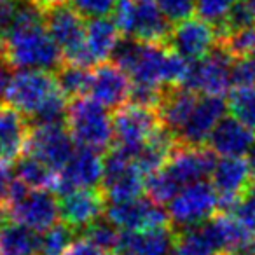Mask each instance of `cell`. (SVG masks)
<instances>
[{"label":"cell","mask_w":255,"mask_h":255,"mask_svg":"<svg viewBox=\"0 0 255 255\" xmlns=\"http://www.w3.org/2000/svg\"><path fill=\"white\" fill-rule=\"evenodd\" d=\"M7 217H9V215H7V210L0 206V231L4 229L5 224H7Z\"/></svg>","instance_id":"obj_45"},{"label":"cell","mask_w":255,"mask_h":255,"mask_svg":"<svg viewBox=\"0 0 255 255\" xmlns=\"http://www.w3.org/2000/svg\"><path fill=\"white\" fill-rule=\"evenodd\" d=\"M231 79L236 88H254L255 89V54L234 58L231 68Z\"/></svg>","instance_id":"obj_35"},{"label":"cell","mask_w":255,"mask_h":255,"mask_svg":"<svg viewBox=\"0 0 255 255\" xmlns=\"http://www.w3.org/2000/svg\"><path fill=\"white\" fill-rule=\"evenodd\" d=\"M65 126L79 147L107 152L114 145L112 116L91 96H81L68 103Z\"/></svg>","instance_id":"obj_2"},{"label":"cell","mask_w":255,"mask_h":255,"mask_svg":"<svg viewBox=\"0 0 255 255\" xmlns=\"http://www.w3.org/2000/svg\"><path fill=\"white\" fill-rule=\"evenodd\" d=\"M0 2H14V0H0Z\"/></svg>","instance_id":"obj_48"},{"label":"cell","mask_w":255,"mask_h":255,"mask_svg":"<svg viewBox=\"0 0 255 255\" xmlns=\"http://www.w3.org/2000/svg\"><path fill=\"white\" fill-rule=\"evenodd\" d=\"M227 112L243 123L245 126L255 129V89L254 88H236L229 93Z\"/></svg>","instance_id":"obj_29"},{"label":"cell","mask_w":255,"mask_h":255,"mask_svg":"<svg viewBox=\"0 0 255 255\" xmlns=\"http://www.w3.org/2000/svg\"><path fill=\"white\" fill-rule=\"evenodd\" d=\"M35 2L44 9V11H49V9L56 7V5H63L67 0H35Z\"/></svg>","instance_id":"obj_43"},{"label":"cell","mask_w":255,"mask_h":255,"mask_svg":"<svg viewBox=\"0 0 255 255\" xmlns=\"http://www.w3.org/2000/svg\"><path fill=\"white\" fill-rule=\"evenodd\" d=\"M9 77H11V75L7 74L5 67H2V63H0V98L4 96L5 88H7V82H9Z\"/></svg>","instance_id":"obj_42"},{"label":"cell","mask_w":255,"mask_h":255,"mask_svg":"<svg viewBox=\"0 0 255 255\" xmlns=\"http://www.w3.org/2000/svg\"><path fill=\"white\" fill-rule=\"evenodd\" d=\"M217 164V154L208 145H180L171 152L166 170L180 182L182 187L210 177Z\"/></svg>","instance_id":"obj_16"},{"label":"cell","mask_w":255,"mask_h":255,"mask_svg":"<svg viewBox=\"0 0 255 255\" xmlns=\"http://www.w3.org/2000/svg\"><path fill=\"white\" fill-rule=\"evenodd\" d=\"M236 4V0H196V12L198 18L219 26L227 18L231 7Z\"/></svg>","instance_id":"obj_33"},{"label":"cell","mask_w":255,"mask_h":255,"mask_svg":"<svg viewBox=\"0 0 255 255\" xmlns=\"http://www.w3.org/2000/svg\"><path fill=\"white\" fill-rule=\"evenodd\" d=\"M0 255H39V233L12 220L0 231Z\"/></svg>","instance_id":"obj_24"},{"label":"cell","mask_w":255,"mask_h":255,"mask_svg":"<svg viewBox=\"0 0 255 255\" xmlns=\"http://www.w3.org/2000/svg\"><path fill=\"white\" fill-rule=\"evenodd\" d=\"M131 79L119 65L116 63H98L93 72L91 88L88 95L103 107L110 110H117L129 102L131 95Z\"/></svg>","instance_id":"obj_15"},{"label":"cell","mask_w":255,"mask_h":255,"mask_svg":"<svg viewBox=\"0 0 255 255\" xmlns=\"http://www.w3.org/2000/svg\"><path fill=\"white\" fill-rule=\"evenodd\" d=\"M16 4L14 2H0V37L5 35L14 23Z\"/></svg>","instance_id":"obj_39"},{"label":"cell","mask_w":255,"mask_h":255,"mask_svg":"<svg viewBox=\"0 0 255 255\" xmlns=\"http://www.w3.org/2000/svg\"><path fill=\"white\" fill-rule=\"evenodd\" d=\"M164 95H166V88L150 84H133L131 95H129V103L157 110L161 107V103H163Z\"/></svg>","instance_id":"obj_34"},{"label":"cell","mask_w":255,"mask_h":255,"mask_svg":"<svg viewBox=\"0 0 255 255\" xmlns=\"http://www.w3.org/2000/svg\"><path fill=\"white\" fill-rule=\"evenodd\" d=\"M75 240V229L65 222L54 224L44 233H39V255H65Z\"/></svg>","instance_id":"obj_28"},{"label":"cell","mask_w":255,"mask_h":255,"mask_svg":"<svg viewBox=\"0 0 255 255\" xmlns=\"http://www.w3.org/2000/svg\"><path fill=\"white\" fill-rule=\"evenodd\" d=\"M177 231L171 226L143 231H121L116 255H171Z\"/></svg>","instance_id":"obj_17"},{"label":"cell","mask_w":255,"mask_h":255,"mask_svg":"<svg viewBox=\"0 0 255 255\" xmlns=\"http://www.w3.org/2000/svg\"><path fill=\"white\" fill-rule=\"evenodd\" d=\"M243 199L245 203H247L248 206H252V208L255 210V180L252 182L250 185H248V189H247V192L243 194Z\"/></svg>","instance_id":"obj_41"},{"label":"cell","mask_w":255,"mask_h":255,"mask_svg":"<svg viewBox=\"0 0 255 255\" xmlns=\"http://www.w3.org/2000/svg\"><path fill=\"white\" fill-rule=\"evenodd\" d=\"M236 2H240V0H236Z\"/></svg>","instance_id":"obj_49"},{"label":"cell","mask_w":255,"mask_h":255,"mask_svg":"<svg viewBox=\"0 0 255 255\" xmlns=\"http://www.w3.org/2000/svg\"><path fill=\"white\" fill-rule=\"evenodd\" d=\"M252 177L250 166L243 157H220L210 175L217 194L229 198H243L252 184Z\"/></svg>","instance_id":"obj_20"},{"label":"cell","mask_w":255,"mask_h":255,"mask_svg":"<svg viewBox=\"0 0 255 255\" xmlns=\"http://www.w3.org/2000/svg\"><path fill=\"white\" fill-rule=\"evenodd\" d=\"M219 44V33L212 23L201 18H189L171 28L166 46L187 61H198Z\"/></svg>","instance_id":"obj_11"},{"label":"cell","mask_w":255,"mask_h":255,"mask_svg":"<svg viewBox=\"0 0 255 255\" xmlns=\"http://www.w3.org/2000/svg\"><path fill=\"white\" fill-rule=\"evenodd\" d=\"M105 217L123 231H143L170 226L168 210L154 203L150 198H135L128 201L109 203Z\"/></svg>","instance_id":"obj_10"},{"label":"cell","mask_w":255,"mask_h":255,"mask_svg":"<svg viewBox=\"0 0 255 255\" xmlns=\"http://www.w3.org/2000/svg\"><path fill=\"white\" fill-rule=\"evenodd\" d=\"M255 142V129L245 126L233 116L222 117L206 145L220 157H243Z\"/></svg>","instance_id":"obj_19"},{"label":"cell","mask_w":255,"mask_h":255,"mask_svg":"<svg viewBox=\"0 0 255 255\" xmlns=\"http://www.w3.org/2000/svg\"><path fill=\"white\" fill-rule=\"evenodd\" d=\"M11 180H12V177H11V171H9L7 164L0 163V205H2V203H5Z\"/></svg>","instance_id":"obj_40"},{"label":"cell","mask_w":255,"mask_h":255,"mask_svg":"<svg viewBox=\"0 0 255 255\" xmlns=\"http://www.w3.org/2000/svg\"><path fill=\"white\" fill-rule=\"evenodd\" d=\"M14 177L19 178L26 187L33 189V191H37V189H49L51 191L56 184L58 171L49 168L33 154L25 152L16 161Z\"/></svg>","instance_id":"obj_25"},{"label":"cell","mask_w":255,"mask_h":255,"mask_svg":"<svg viewBox=\"0 0 255 255\" xmlns=\"http://www.w3.org/2000/svg\"><path fill=\"white\" fill-rule=\"evenodd\" d=\"M4 44L5 65L9 68L54 72L63 63V54L47 32L46 23H14L5 33Z\"/></svg>","instance_id":"obj_1"},{"label":"cell","mask_w":255,"mask_h":255,"mask_svg":"<svg viewBox=\"0 0 255 255\" xmlns=\"http://www.w3.org/2000/svg\"><path fill=\"white\" fill-rule=\"evenodd\" d=\"M156 4L170 23H180L189 19L196 11V0H156Z\"/></svg>","instance_id":"obj_37"},{"label":"cell","mask_w":255,"mask_h":255,"mask_svg":"<svg viewBox=\"0 0 255 255\" xmlns=\"http://www.w3.org/2000/svg\"><path fill=\"white\" fill-rule=\"evenodd\" d=\"M171 33V23L166 19L156 0H136L135 21L131 35L149 44H168Z\"/></svg>","instance_id":"obj_21"},{"label":"cell","mask_w":255,"mask_h":255,"mask_svg":"<svg viewBox=\"0 0 255 255\" xmlns=\"http://www.w3.org/2000/svg\"><path fill=\"white\" fill-rule=\"evenodd\" d=\"M32 123L12 107H0V163H16L25 154Z\"/></svg>","instance_id":"obj_18"},{"label":"cell","mask_w":255,"mask_h":255,"mask_svg":"<svg viewBox=\"0 0 255 255\" xmlns=\"http://www.w3.org/2000/svg\"><path fill=\"white\" fill-rule=\"evenodd\" d=\"M175 231H177V238H175L173 255H224L220 252H217L203 238L198 226Z\"/></svg>","instance_id":"obj_30"},{"label":"cell","mask_w":255,"mask_h":255,"mask_svg":"<svg viewBox=\"0 0 255 255\" xmlns=\"http://www.w3.org/2000/svg\"><path fill=\"white\" fill-rule=\"evenodd\" d=\"M227 102L224 96H208L201 95L198 98L194 110L189 116L187 123L177 135V142L180 145H206L210 135L217 128V124L226 117Z\"/></svg>","instance_id":"obj_12"},{"label":"cell","mask_w":255,"mask_h":255,"mask_svg":"<svg viewBox=\"0 0 255 255\" xmlns=\"http://www.w3.org/2000/svg\"><path fill=\"white\" fill-rule=\"evenodd\" d=\"M103 156L98 150L88 147H77L63 170L58 171L53 191L56 194H67L75 189H100L103 182Z\"/></svg>","instance_id":"obj_9"},{"label":"cell","mask_w":255,"mask_h":255,"mask_svg":"<svg viewBox=\"0 0 255 255\" xmlns=\"http://www.w3.org/2000/svg\"><path fill=\"white\" fill-rule=\"evenodd\" d=\"M65 255H116V254L98 247V245L91 243V241H88L86 238L79 236V238H75L74 243L68 247Z\"/></svg>","instance_id":"obj_38"},{"label":"cell","mask_w":255,"mask_h":255,"mask_svg":"<svg viewBox=\"0 0 255 255\" xmlns=\"http://www.w3.org/2000/svg\"><path fill=\"white\" fill-rule=\"evenodd\" d=\"M233 60L234 58L220 44H217L210 54L198 61H192L184 88L192 89L199 95L226 96L233 86Z\"/></svg>","instance_id":"obj_7"},{"label":"cell","mask_w":255,"mask_h":255,"mask_svg":"<svg viewBox=\"0 0 255 255\" xmlns=\"http://www.w3.org/2000/svg\"><path fill=\"white\" fill-rule=\"evenodd\" d=\"M119 0H70V5L82 16V18L95 19L107 18L114 12Z\"/></svg>","instance_id":"obj_36"},{"label":"cell","mask_w":255,"mask_h":255,"mask_svg":"<svg viewBox=\"0 0 255 255\" xmlns=\"http://www.w3.org/2000/svg\"><path fill=\"white\" fill-rule=\"evenodd\" d=\"M46 28L58 44L65 63L91 67L93 61L86 47L84 18L72 5H56L46 11Z\"/></svg>","instance_id":"obj_3"},{"label":"cell","mask_w":255,"mask_h":255,"mask_svg":"<svg viewBox=\"0 0 255 255\" xmlns=\"http://www.w3.org/2000/svg\"><path fill=\"white\" fill-rule=\"evenodd\" d=\"M58 91L54 72L18 70L9 77L4 98L9 107L32 117Z\"/></svg>","instance_id":"obj_4"},{"label":"cell","mask_w":255,"mask_h":255,"mask_svg":"<svg viewBox=\"0 0 255 255\" xmlns=\"http://www.w3.org/2000/svg\"><path fill=\"white\" fill-rule=\"evenodd\" d=\"M4 61H5V44L2 40V37H0V63H4Z\"/></svg>","instance_id":"obj_46"},{"label":"cell","mask_w":255,"mask_h":255,"mask_svg":"<svg viewBox=\"0 0 255 255\" xmlns=\"http://www.w3.org/2000/svg\"><path fill=\"white\" fill-rule=\"evenodd\" d=\"M58 203L61 222L75 231H82L102 219L107 210V198L102 189H75L61 194Z\"/></svg>","instance_id":"obj_14"},{"label":"cell","mask_w":255,"mask_h":255,"mask_svg":"<svg viewBox=\"0 0 255 255\" xmlns=\"http://www.w3.org/2000/svg\"><path fill=\"white\" fill-rule=\"evenodd\" d=\"M81 236L86 238L88 241H91V243H95V245H98V247L116 254L117 247H119V241H121V231H119V227L114 226L109 219H105V220L98 219L96 222L84 227V229L81 231Z\"/></svg>","instance_id":"obj_31"},{"label":"cell","mask_w":255,"mask_h":255,"mask_svg":"<svg viewBox=\"0 0 255 255\" xmlns=\"http://www.w3.org/2000/svg\"><path fill=\"white\" fill-rule=\"evenodd\" d=\"M198 93L184 86L166 89V95H164L161 107L157 109V114H159L163 128L168 129L175 138L184 128V124L187 123L189 116L198 103Z\"/></svg>","instance_id":"obj_22"},{"label":"cell","mask_w":255,"mask_h":255,"mask_svg":"<svg viewBox=\"0 0 255 255\" xmlns=\"http://www.w3.org/2000/svg\"><path fill=\"white\" fill-rule=\"evenodd\" d=\"M5 210L11 220L23 224L37 233L47 231L58 224L60 219V203L49 189H32L21 201Z\"/></svg>","instance_id":"obj_13"},{"label":"cell","mask_w":255,"mask_h":255,"mask_svg":"<svg viewBox=\"0 0 255 255\" xmlns=\"http://www.w3.org/2000/svg\"><path fill=\"white\" fill-rule=\"evenodd\" d=\"M54 77H56L58 89L68 100H75V98H81V96H86L89 93L93 72L89 70V67H82V65H75V63H65L63 61L54 70Z\"/></svg>","instance_id":"obj_26"},{"label":"cell","mask_w":255,"mask_h":255,"mask_svg":"<svg viewBox=\"0 0 255 255\" xmlns=\"http://www.w3.org/2000/svg\"><path fill=\"white\" fill-rule=\"evenodd\" d=\"M219 210V194L212 184L194 182L180 189L168 203V215L175 229H187L206 222Z\"/></svg>","instance_id":"obj_5"},{"label":"cell","mask_w":255,"mask_h":255,"mask_svg":"<svg viewBox=\"0 0 255 255\" xmlns=\"http://www.w3.org/2000/svg\"><path fill=\"white\" fill-rule=\"evenodd\" d=\"M123 39V32L114 19L95 18L86 23V47L95 63H105L112 58Z\"/></svg>","instance_id":"obj_23"},{"label":"cell","mask_w":255,"mask_h":255,"mask_svg":"<svg viewBox=\"0 0 255 255\" xmlns=\"http://www.w3.org/2000/svg\"><path fill=\"white\" fill-rule=\"evenodd\" d=\"M114 145L129 150L136 156L140 147L159 129V114L154 109L140 107L135 103H126L114 110Z\"/></svg>","instance_id":"obj_6"},{"label":"cell","mask_w":255,"mask_h":255,"mask_svg":"<svg viewBox=\"0 0 255 255\" xmlns=\"http://www.w3.org/2000/svg\"><path fill=\"white\" fill-rule=\"evenodd\" d=\"M245 2H247V5L252 9V12L255 14V0H245Z\"/></svg>","instance_id":"obj_47"},{"label":"cell","mask_w":255,"mask_h":255,"mask_svg":"<svg viewBox=\"0 0 255 255\" xmlns=\"http://www.w3.org/2000/svg\"><path fill=\"white\" fill-rule=\"evenodd\" d=\"M247 163H248V166H250L252 175L255 177V142L252 143L250 150L247 152Z\"/></svg>","instance_id":"obj_44"},{"label":"cell","mask_w":255,"mask_h":255,"mask_svg":"<svg viewBox=\"0 0 255 255\" xmlns=\"http://www.w3.org/2000/svg\"><path fill=\"white\" fill-rule=\"evenodd\" d=\"M25 152L39 157L54 171H61L75 152V142L65 124H32Z\"/></svg>","instance_id":"obj_8"},{"label":"cell","mask_w":255,"mask_h":255,"mask_svg":"<svg viewBox=\"0 0 255 255\" xmlns=\"http://www.w3.org/2000/svg\"><path fill=\"white\" fill-rule=\"evenodd\" d=\"M182 185L166 168L150 173L149 177H145V192L147 198H150L157 205H166L170 203L175 196L180 192Z\"/></svg>","instance_id":"obj_27"},{"label":"cell","mask_w":255,"mask_h":255,"mask_svg":"<svg viewBox=\"0 0 255 255\" xmlns=\"http://www.w3.org/2000/svg\"><path fill=\"white\" fill-rule=\"evenodd\" d=\"M219 44L233 58L255 54V23L247 26V28L236 30V32L219 39Z\"/></svg>","instance_id":"obj_32"}]
</instances>
